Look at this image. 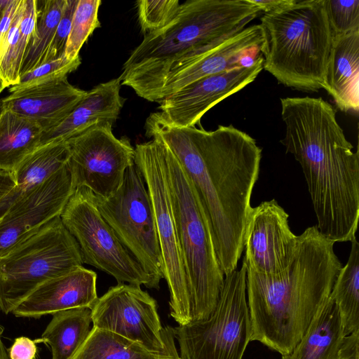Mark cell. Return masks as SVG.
Returning <instances> with one entry per match:
<instances>
[{"label": "cell", "instance_id": "cell-1", "mask_svg": "<svg viewBox=\"0 0 359 359\" xmlns=\"http://www.w3.org/2000/svg\"><path fill=\"white\" fill-rule=\"evenodd\" d=\"M145 135L170 149L189 178L208 222L224 276L236 269L243 251L250 199L262 148L232 125L211 131L169 123L159 111L147 117Z\"/></svg>", "mask_w": 359, "mask_h": 359}, {"label": "cell", "instance_id": "cell-36", "mask_svg": "<svg viewBox=\"0 0 359 359\" xmlns=\"http://www.w3.org/2000/svg\"><path fill=\"white\" fill-rule=\"evenodd\" d=\"M37 341L27 337L15 338L8 350L9 359H34L37 351Z\"/></svg>", "mask_w": 359, "mask_h": 359}, {"label": "cell", "instance_id": "cell-9", "mask_svg": "<svg viewBox=\"0 0 359 359\" xmlns=\"http://www.w3.org/2000/svg\"><path fill=\"white\" fill-rule=\"evenodd\" d=\"M164 144L156 138L137 144L135 163L144 180L153 208L170 292V315L179 325L192 321V299L172 213L164 165Z\"/></svg>", "mask_w": 359, "mask_h": 359}, {"label": "cell", "instance_id": "cell-27", "mask_svg": "<svg viewBox=\"0 0 359 359\" xmlns=\"http://www.w3.org/2000/svg\"><path fill=\"white\" fill-rule=\"evenodd\" d=\"M359 243L356 238L346 264L341 267L330 294L337 304L345 336L359 330Z\"/></svg>", "mask_w": 359, "mask_h": 359}, {"label": "cell", "instance_id": "cell-21", "mask_svg": "<svg viewBox=\"0 0 359 359\" xmlns=\"http://www.w3.org/2000/svg\"><path fill=\"white\" fill-rule=\"evenodd\" d=\"M67 141L41 145L11 170H0V218L21 196L39 186L68 163Z\"/></svg>", "mask_w": 359, "mask_h": 359}, {"label": "cell", "instance_id": "cell-7", "mask_svg": "<svg viewBox=\"0 0 359 359\" xmlns=\"http://www.w3.org/2000/svg\"><path fill=\"white\" fill-rule=\"evenodd\" d=\"M83 264L60 216L0 258V311H12L37 287Z\"/></svg>", "mask_w": 359, "mask_h": 359}, {"label": "cell", "instance_id": "cell-14", "mask_svg": "<svg viewBox=\"0 0 359 359\" xmlns=\"http://www.w3.org/2000/svg\"><path fill=\"white\" fill-rule=\"evenodd\" d=\"M288 217L275 199L252 208L243 241V264L248 270L270 277L288 269L299 240L290 228Z\"/></svg>", "mask_w": 359, "mask_h": 359}, {"label": "cell", "instance_id": "cell-8", "mask_svg": "<svg viewBox=\"0 0 359 359\" xmlns=\"http://www.w3.org/2000/svg\"><path fill=\"white\" fill-rule=\"evenodd\" d=\"M244 264L224 276L217 306L206 319L172 327L182 359H242L251 323Z\"/></svg>", "mask_w": 359, "mask_h": 359}, {"label": "cell", "instance_id": "cell-26", "mask_svg": "<svg viewBox=\"0 0 359 359\" xmlns=\"http://www.w3.org/2000/svg\"><path fill=\"white\" fill-rule=\"evenodd\" d=\"M91 309L77 308L57 312L40 341L51 349L52 359H69L88 336Z\"/></svg>", "mask_w": 359, "mask_h": 359}, {"label": "cell", "instance_id": "cell-2", "mask_svg": "<svg viewBox=\"0 0 359 359\" xmlns=\"http://www.w3.org/2000/svg\"><path fill=\"white\" fill-rule=\"evenodd\" d=\"M280 142L303 170L320 233L334 242L355 238L359 219V155L322 97L280 99Z\"/></svg>", "mask_w": 359, "mask_h": 359}, {"label": "cell", "instance_id": "cell-10", "mask_svg": "<svg viewBox=\"0 0 359 359\" xmlns=\"http://www.w3.org/2000/svg\"><path fill=\"white\" fill-rule=\"evenodd\" d=\"M93 201L117 238L159 289L163 266L151 201L143 176L134 163L118 189Z\"/></svg>", "mask_w": 359, "mask_h": 359}, {"label": "cell", "instance_id": "cell-39", "mask_svg": "<svg viewBox=\"0 0 359 359\" xmlns=\"http://www.w3.org/2000/svg\"><path fill=\"white\" fill-rule=\"evenodd\" d=\"M160 359H182L180 355H178L176 347L174 346L170 352L163 357H161Z\"/></svg>", "mask_w": 359, "mask_h": 359}, {"label": "cell", "instance_id": "cell-30", "mask_svg": "<svg viewBox=\"0 0 359 359\" xmlns=\"http://www.w3.org/2000/svg\"><path fill=\"white\" fill-rule=\"evenodd\" d=\"M100 0H79L72 18L65 57L70 60L79 57L83 43L94 30L101 27L98 11Z\"/></svg>", "mask_w": 359, "mask_h": 359}, {"label": "cell", "instance_id": "cell-6", "mask_svg": "<svg viewBox=\"0 0 359 359\" xmlns=\"http://www.w3.org/2000/svg\"><path fill=\"white\" fill-rule=\"evenodd\" d=\"M163 144L172 213L191 293V322H195L208 318L215 309L224 275L215 253L208 222L194 189L177 158Z\"/></svg>", "mask_w": 359, "mask_h": 359}, {"label": "cell", "instance_id": "cell-28", "mask_svg": "<svg viewBox=\"0 0 359 359\" xmlns=\"http://www.w3.org/2000/svg\"><path fill=\"white\" fill-rule=\"evenodd\" d=\"M174 346L175 344L169 353ZM165 355H155L137 343L93 327L86 339L69 359H160Z\"/></svg>", "mask_w": 359, "mask_h": 359}, {"label": "cell", "instance_id": "cell-35", "mask_svg": "<svg viewBox=\"0 0 359 359\" xmlns=\"http://www.w3.org/2000/svg\"><path fill=\"white\" fill-rule=\"evenodd\" d=\"M24 0H7L0 19V53L13 20Z\"/></svg>", "mask_w": 359, "mask_h": 359}, {"label": "cell", "instance_id": "cell-24", "mask_svg": "<svg viewBox=\"0 0 359 359\" xmlns=\"http://www.w3.org/2000/svg\"><path fill=\"white\" fill-rule=\"evenodd\" d=\"M43 129L35 121L0 110V170L15 168L41 146Z\"/></svg>", "mask_w": 359, "mask_h": 359}, {"label": "cell", "instance_id": "cell-19", "mask_svg": "<svg viewBox=\"0 0 359 359\" xmlns=\"http://www.w3.org/2000/svg\"><path fill=\"white\" fill-rule=\"evenodd\" d=\"M10 93L0 100V110L33 120L46 132L61 122L86 91L72 85L65 76Z\"/></svg>", "mask_w": 359, "mask_h": 359}, {"label": "cell", "instance_id": "cell-12", "mask_svg": "<svg viewBox=\"0 0 359 359\" xmlns=\"http://www.w3.org/2000/svg\"><path fill=\"white\" fill-rule=\"evenodd\" d=\"M93 327L142 346L158 355L175 344L172 327L161 326L156 301L140 287L118 283L98 298L91 309Z\"/></svg>", "mask_w": 359, "mask_h": 359}, {"label": "cell", "instance_id": "cell-4", "mask_svg": "<svg viewBox=\"0 0 359 359\" xmlns=\"http://www.w3.org/2000/svg\"><path fill=\"white\" fill-rule=\"evenodd\" d=\"M261 10L251 0H188L163 27L146 34L124 62L121 85L157 102L168 74L247 27Z\"/></svg>", "mask_w": 359, "mask_h": 359}, {"label": "cell", "instance_id": "cell-42", "mask_svg": "<svg viewBox=\"0 0 359 359\" xmlns=\"http://www.w3.org/2000/svg\"><path fill=\"white\" fill-rule=\"evenodd\" d=\"M6 88L3 81L0 79V93L3 91V90Z\"/></svg>", "mask_w": 359, "mask_h": 359}, {"label": "cell", "instance_id": "cell-18", "mask_svg": "<svg viewBox=\"0 0 359 359\" xmlns=\"http://www.w3.org/2000/svg\"><path fill=\"white\" fill-rule=\"evenodd\" d=\"M97 274L79 266L37 287L13 311L16 317L39 318L77 308L92 309L98 299Z\"/></svg>", "mask_w": 359, "mask_h": 359}, {"label": "cell", "instance_id": "cell-25", "mask_svg": "<svg viewBox=\"0 0 359 359\" xmlns=\"http://www.w3.org/2000/svg\"><path fill=\"white\" fill-rule=\"evenodd\" d=\"M37 16V0H24L0 53V79L6 87L16 85Z\"/></svg>", "mask_w": 359, "mask_h": 359}, {"label": "cell", "instance_id": "cell-5", "mask_svg": "<svg viewBox=\"0 0 359 359\" xmlns=\"http://www.w3.org/2000/svg\"><path fill=\"white\" fill-rule=\"evenodd\" d=\"M263 69L285 86L323 89L333 43L325 0H292L260 18Z\"/></svg>", "mask_w": 359, "mask_h": 359}, {"label": "cell", "instance_id": "cell-11", "mask_svg": "<svg viewBox=\"0 0 359 359\" xmlns=\"http://www.w3.org/2000/svg\"><path fill=\"white\" fill-rule=\"evenodd\" d=\"M60 218L79 244L83 264L111 276L118 283L158 290L102 217L88 189L74 191Z\"/></svg>", "mask_w": 359, "mask_h": 359}, {"label": "cell", "instance_id": "cell-33", "mask_svg": "<svg viewBox=\"0 0 359 359\" xmlns=\"http://www.w3.org/2000/svg\"><path fill=\"white\" fill-rule=\"evenodd\" d=\"M333 36L359 31V0H325Z\"/></svg>", "mask_w": 359, "mask_h": 359}, {"label": "cell", "instance_id": "cell-22", "mask_svg": "<svg viewBox=\"0 0 359 359\" xmlns=\"http://www.w3.org/2000/svg\"><path fill=\"white\" fill-rule=\"evenodd\" d=\"M323 89L337 107L358 114L359 109V31L333 37Z\"/></svg>", "mask_w": 359, "mask_h": 359}, {"label": "cell", "instance_id": "cell-17", "mask_svg": "<svg viewBox=\"0 0 359 359\" xmlns=\"http://www.w3.org/2000/svg\"><path fill=\"white\" fill-rule=\"evenodd\" d=\"M264 43L260 24L246 27L194 62L169 73L157 102L200 79L241 67V60L247 55H262Z\"/></svg>", "mask_w": 359, "mask_h": 359}, {"label": "cell", "instance_id": "cell-16", "mask_svg": "<svg viewBox=\"0 0 359 359\" xmlns=\"http://www.w3.org/2000/svg\"><path fill=\"white\" fill-rule=\"evenodd\" d=\"M263 62L261 55L250 67H236L200 79L162 99L159 112L174 126H196L209 109L253 82L263 69Z\"/></svg>", "mask_w": 359, "mask_h": 359}, {"label": "cell", "instance_id": "cell-31", "mask_svg": "<svg viewBox=\"0 0 359 359\" xmlns=\"http://www.w3.org/2000/svg\"><path fill=\"white\" fill-rule=\"evenodd\" d=\"M141 32L146 34L165 26L176 15L179 0H140L137 1Z\"/></svg>", "mask_w": 359, "mask_h": 359}, {"label": "cell", "instance_id": "cell-32", "mask_svg": "<svg viewBox=\"0 0 359 359\" xmlns=\"http://www.w3.org/2000/svg\"><path fill=\"white\" fill-rule=\"evenodd\" d=\"M81 63L80 56L70 60L65 55L43 63L20 76L19 82L9 88V92L67 76L69 74L75 71Z\"/></svg>", "mask_w": 359, "mask_h": 359}, {"label": "cell", "instance_id": "cell-3", "mask_svg": "<svg viewBox=\"0 0 359 359\" xmlns=\"http://www.w3.org/2000/svg\"><path fill=\"white\" fill-rule=\"evenodd\" d=\"M294 259L283 273L263 276L247 269L251 341L281 355L292 352L328 299L342 265L316 225L298 236Z\"/></svg>", "mask_w": 359, "mask_h": 359}, {"label": "cell", "instance_id": "cell-13", "mask_svg": "<svg viewBox=\"0 0 359 359\" xmlns=\"http://www.w3.org/2000/svg\"><path fill=\"white\" fill-rule=\"evenodd\" d=\"M112 126L97 124L66 140L74 190L85 187L97 196L108 198L118 189L126 169L135 163V147L127 137L117 138Z\"/></svg>", "mask_w": 359, "mask_h": 359}, {"label": "cell", "instance_id": "cell-15", "mask_svg": "<svg viewBox=\"0 0 359 359\" xmlns=\"http://www.w3.org/2000/svg\"><path fill=\"white\" fill-rule=\"evenodd\" d=\"M74 191L67 164L13 203L0 218V258L60 217Z\"/></svg>", "mask_w": 359, "mask_h": 359}, {"label": "cell", "instance_id": "cell-40", "mask_svg": "<svg viewBox=\"0 0 359 359\" xmlns=\"http://www.w3.org/2000/svg\"><path fill=\"white\" fill-rule=\"evenodd\" d=\"M0 359H9L6 347L2 341L0 332Z\"/></svg>", "mask_w": 359, "mask_h": 359}, {"label": "cell", "instance_id": "cell-37", "mask_svg": "<svg viewBox=\"0 0 359 359\" xmlns=\"http://www.w3.org/2000/svg\"><path fill=\"white\" fill-rule=\"evenodd\" d=\"M359 330L345 336L339 349V359H359Z\"/></svg>", "mask_w": 359, "mask_h": 359}, {"label": "cell", "instance_id": "cell-29", "mask_svg": "<svg viewBox=\"0 0 359 359\" xmlns=\"http://www.w3.org/2000/svg\"><path fill=\"white\" fill-rule=\"evenodd\" d=\"M65 3V0H37L36 24L22 61L20 76L44 63Z\"/></svg>", "mask_w": 359, "mask_h": 359}, {"label": "cell", "instance_id": "cell-41", "mask_svg": "<svg viewBox=\"0 0 359 359\" xmlns=\"http://www.w3.org/2000/svg\"><path fill=\"white\" fill-rule=\"evenodd\" d=\"M7 3V0H0V19L2 15L3 10Z\"/></svg>", "mask_w": 359, "mask_h": 359}, {"label": "cell", "instance_id": "cell-34", "mask_svg": "<svg viewBox=\"0 0 359 359\" xmlns=\"http://www.w3.org/2000/svg\"><path fill=\"white\" fill-rule=\"evenodd\" d=\"M78 1L79 0H65L62 13L44 63L64 55L72 18Z\"/></svg>", "mask_w": 359, "mask_h": 359}, {"label": "cell", "instance_id": "cell-23", "mask_svg": "<svg viewBox=\"0 0 359 359\" xmlns=\"http://www.w3.org/2000/svg\"><path fill=\"white\" fill-rule=\"evenodd\" d=\"M344 337L338 307L329 296L299 342L281 359H339Z\"/></svg>", "mask_w": 359, "mask_h": 359}, {"label": "cell", "instance_id": "cell-38", "mask_svg": "<svg viewBox=\"0 0 359 359\" xmlns=\"http://www.w3.org/2000/svg\"><path fill=\"white\" fill-rule=\"evenodd\" d=\"M264 13L276 10L289 4L292 0H251Z\"/></svg>", "mask_w": 359, "mask_h": 359}, {"label": "cell", "instance_id": "cell-20", "mask_svg": "<svg viewBox=\"0 0 359 359\" xmlns=\"http://www.w3.org/2000/svg\"><path fill=\"white\" fill-rule=\"evenodd\" d=\"M121 80L118 76L86 91L61 122L43 133L41 145L66 141L97 124L113 125L126 101L121 95Z\"/></svg>", "mask_w": 359, "mask_h": 359}]
</instances>
